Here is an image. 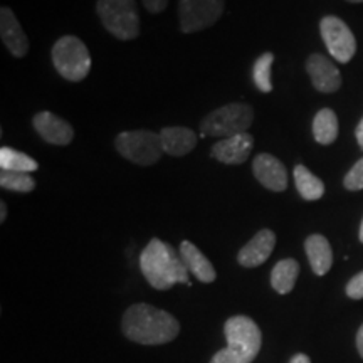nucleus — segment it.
<instances>
[{
  "mask_svg": "<svg viewBox=\"0 0 363 363\" xmlns=\"http://www.w3.org/2000/svg\"><path fill=\"white\" fill-rule=\"evenodd\" d=\"M0 169L9 172H22V174H30L39 169L38 162L26 153L13 150L11 147L0 148Z\"/></svg>",
  "mask_w": 363,
  "mask_h": 363,
  "instance_id": "obj_22",
  "label": "nucleus"
},
{
  "mask_svg": "<svg viewBox=\"0 0 363 363\" xmlns=\"http://www.w3.org/2000/svg\"><path fill=\"white\" fill-rule=\"evenodd\" d=\"M34 130L38 131L44 142L51 145H69L74 138V130L66 120L54 115L51 111H40L33 120Z\"/></svg>",
  "mask_w": 363,
  "mask_h": 363,
  "instance_id": "obj_13",
  "label": "nucleus"
},
{
  "mask_svg": "<svg viewBox=\"0 0 363 363\" xmlns=\"http://www.w3.org/2000/svg\"><path fill=\"white\" fill-rule=\"evenodd\" d=\"M313 136L318 143L331 145L338 138V118L333 110L323 108L313 120Z\"/></svg>",
  "mask_w": 363,
  "mask_h": 363,
  "instance_id": "obj_20",
  "label": "nucleus"
},
{
  "mask_svg": "<svg viewBox=\"0 0 363 363\" xmlns=\"http://www.w3.org/2000/svg\"><path fill=\"white\" fill-rule=\"evenodd\" d=\"M254 138L251 133H239L229 138H222L211 150V157L225 165H239L244 163L251 155Z\"/></svg>",
  "mask_w": 363,
  "mask_h": 363,
  "instance_id": "obj_12",
  "label": "nucleus"
},
{
  "mask_svg": "<svg viewBox=\"0 0 363 363\" xmlns=\"http://www.w3.org/2000/svg\"><path fill=\"white\" fill-rule=\"evenodd\" d=\"M358 238H360V242H363V220H362V225H360V233H358Z\"/></svg>",
  "mask_w": 363,
  "mask_h": 363,
  "instance_id": "obj_32",
  "label": "nucleus"
},
{
  "mask_svg": "<svg viewBox=\"0 0 363 363\" xmlns=\"http://www.w3.org/2000/svg\"><path fill=\"white\" fill-rule=\"evenodd\" d=\"M7 219V206L6 202H0V222H6Z\"/></svg>",
  "mask_w": 363,
  "mask_h": 363,
  "instance_id": "obj_31",
  "label": "nucleus"
},
{
  "mask_svg": "<svg viewBox=\"0 0 363 363\" xmlns=\"http://www.w3.org/2000/svg\"><path fill=\"white\" fill-rule=\"evenodd\" d=\"M115 147L121 157L142 167L153 165L165 153L160 133L148 130L123 131L116 136Z\"/></svg>",
  "mask_w": 363,
  "mask_h": 363,
  "instance_id": "obj_7",
  "label": "nucleus"
},
{
  "mask_svg": "<svg viewBox=\"0 0 363 363\" xmlns=\"http://www.w3.org/2000/svg\"><path fill=\"white\" fill-rule=\"evenodd\" d=\"M294 182H296L299 195L305 201H318L323 197L325 184L316 175H313L305 165L294 167Z\"/></svg>",
  "mask_w": 363,
  "mask_h": 363,
  "instance_id": "obj_21",
  "label": "nucleus"
},
{
  "mask_svg": "<svg viewBox=\"0 0 363 363\" xmlns=\"http://www.w3.org/2000/svg\"><path fill=\"white\" fill-rule=\"evenodd\" d=\"M163 152L170 157H185L197 145V135L185 126H167L160 131Z\"/></svg>",
  "mask_w": 363,
  "mask_h": 363,
  "instance_id": "obj_16",
  "label": "nucleus"
},
{
  "mask_svg": "<svg viewBox=\"0 0 363 363\" xmlns=\"http://www.w3.org/2000/svg\"><path fill=\"white\" fill-rule=\"evenodd\" d=\"M254 110L247 103H229L225 106L217 108L208 113L201 123V136H217V138H229V136L246 133L252 125Z\"/></svg>",
  "mask_w": 363,
  "mask_h": 363,
  "instance_id": "obj_5",
  "label": "nucleus"
},
{
  "mask_svg": "<svg viewBox=\"0 0 363 363\" xmlns=\"http://www.w3.org/2000/svg\"><path fill=\"white\" fill-rule=\"evenodd\" d=\"M0 38L12 56L24 57L29 51V39L11 7L0 9Z\"/></svg>",
  "mask_w": 363,
  "mask_h": 363,
  "instance_id": "obj_14",
  "label": "nucleus"
},
{
  "mask_svg": "<svg viewBox=\"0 0 363 363\" xmlns=\"http://www.w3.org/2000/svg\"><path fill=\"white\" fill-rule=\"evenodd\" d=\"M276 234L271 229H262L249 242L240 249L238 254V261L244 267H257L262 262L269 259L274 251Z\"/></svg>",
  "mask_w": 363,
  "mask_h": 363,
  "instance_id": "obj_15",
  "label": "nucleus"
},
{
  "mask_svg": "<svg viewBox=\"0 0 363 363\" xmlns=\"http://www.w3.org/2000/svg\"><path fill=\"white\" fill-rule=\"evenodd\" d=\"M343 185L345 189L352 190V192H357V190L363 189V157L352 167L350 172L345 175Z\"/></svg>",
  "mask_w": 363,
  "mask_h": 363,
  "instance_id": "obj_25",
  "label": "nucleus"
},
{
  "mask_svg": "<svg viewBox=\"0 0 363 363\" xmlns=\"http://www.w3.org/2000/svg\"><path fill=\"white\" fill-rule=\"evenodd\" d=\"M140 269L152 288L170 289L177 283L190 286L189 269L179 252L170 244L153 238L140 256Z\"/></svg>",
  "mask_w": 363,
  "mask_h": 363,
  "instance_id": "obj_2",
  "label": "nucleus"
},
{
  "mask_svg": "<svg viewBox=\"0 0 363 363\" xmlns=\"http://www.w3.org/2000/svg\"><path fill=\"white\" fill-rule=\"evenodd\" d=\"M227 347L212 357L211 363H252L261 350L262 335L249 316H233L225 321Z\"/></svg>",
  "mask_w": 363,
  "mask_h": 363,
  "instance_id": "obj_3",
  "label": "nucleus"
},
{
  "mask_svg": "<svg viewBox=\"0 0 363 363\" xmlns=\"http://www.w3.org/2000/svg\"><path fill=\"white\" fill-rule=\"evenodd\" d=\"M347 2H352V4H362L363 0H347Z\"/></svg>",
  "mask_w": 363,
  "mask_h": 363,
  "instance_id": "obj_33",
  "label": "nucleus"
},
{
  "mask_svg": "<svg viewBox=\"0 0 363 363\" xmlns=\"http://www.w3.org/2000/svg\"><path fill=\"white\" fill-rule=\"evenodd\" d=\"M355 136H357V142H358V147L363 150V118L360 120V123L357 125V130H355Z\"/></svg>",
  "mask_w": 363,
  "mask_h": 363,
  "instance_id": "obj_28",
  "label": "nucleus"
},
{
  "mask_svg": "<svg viewBox=\"0 0 363 363\" xmlns=\"http://www.w3.org/2000/svg\"><path fill=\"white\" fill-rule=\"evenodd\" d=\"M52 65L67 81H83L89 74L91 56L86 44L76 35H65L54 44Z\"/></svg>",
  "mask_w": 363,
  "mask_h": 363,
  "instance_id": "obj_6",
  "label": "nucleus"
},
{
  "mask_svg": "<svg viewBox=\"0 0 363 363\" xmlns=\"http://www.w3.org/2000/svg\"><path fill=\"white\" fill-rule=\"evenodd\" d=\"M347 296L352 299H363V271L348 281Z\"/></svg>",
  "mask_w": 363,
  "mask_h": 363,
  "instance_id": "obj_26",
  "label": "nucleus"
},
{
  "mask_svg": "<svg viewBox=\"0 0 363 363\" xmlns=\"http://www.w3.org/2000/svg\"><path fill=\"white\" fill-rule=\"evenodd\" d=\"M274 62V54L264 52L262 56L257 57V61L252 66V81L256 88L261 93H271L272 83H271V67Z\"/></svg>",
  "mask_w": 363,
  "mask_h": 363,
  "instance_id": "obj_23",
  "label": "nucleus"
},
{
  "mask_svg": "<svg viewBox=\"0 0 363 363\" xmlns=\"http://www.w3.org/2000/svg\"><path fill=\"white\" fill-rule=\"evenodd\" d=\"M121 328L126 338L142 345L169 343L180 333V325L175 316L145 303L130 306L125 311Z\"/></svg>",
  "mask_w": 363,
  "mask_h": 363,
  "instance_id": "obj_1",
  "label": "nucleus"
},
{
  "mask_svg": "<svg viewBox=\"0 0 363 363\" xmlns=\"http://www.w3.org/2000/svg\"><path fill=\"white\" fill-rule=\"evenodd\" d=\"M252 172L262 187L272 192H283L288 187V172L278 158L269 153H261L254 158Z\"/></svg>",
  "mask_w": 363,
  "mask_h": 363,
  "instance_id": "obj_10",
  "label": "nucleus"
},
{
  "mask_svg": "<svg viewBox=\"0 0 363 363\" xmlns=\"http://www.w3.org/2000/svg\"><path fill=\"white\" fill-rule=\"evenodd\" d=\"M299 276V264L296 259H283L276 262L271 271V286L276 293L288 294L293 291Z\"/></svg>",
  "mask_w": 363,
  "mask_h": 363,
  "instance_id": "obj_19",
  "label": "nucleus"
},
{
  "mask_svg": "<svg viewBox=\"0 0 363 363\" xmlns=\"http://www.w3.org/2000/svg\"><path fill=\"white\" fill-rule=\"evenodd\" d=\"M180 256L190 274H194L201 283H214L217 278L214 266L195 244L190 242V240H182Z\"/></svg>",
  "mask_w": 363,
  "mask_h": 363,
  "instance_id": "obj_17",
  "label": "nucleus"
},
{
  "mask_svg": "<svg viewBox=\"0 0 363 363\" xmlns=\"http://www.w3.org/2000/svg\"><path fill=\"white\" fill-rule=\"evenodd\" d=\"M96 12L104 29L116 39L131 40L140 35L136 0H98Z\"/></svg>",
  "mask_w": 363,
  "mask_h": 363,
  "instance_id": "obj_4",
  "label": "nucleus"
},
{
  "mask_svg": "<svg viewBox=\"0 0 363 363\" xmlns=\"http://www.w3.org/2000/svg\"><path fill=\"white\" fill-rule=\"evenodd\" d=\"M0 185L2 189L12 190V192L27 194L33 192L35 189V180L29 174H22V172H0Z\"/></svg>",
  "mask_w": 363,
  "mask_h": 363,
  "instance_id": "obj_24",
  "label": "nucleus"
},
{
  "mask_svg": "<svg viewBox=\"0 0 363 363\" xmlns=\"http://www.w3.org/2000/svg\"><path fill=\"white\" fill-rule=\"evenodd\" d=\"M357 348H358V353H360V357L363 358V325L360 326V330H358L357 333Z\"/></svg>",
  "mask_w": 363,
  "mask_h": 363,
  "instance_id": "obj_30",
  "label": "nucleus"
},
{
  "mask_svg": "<svg viewBox=\"0 0 363 363\" xmlns=\"http://www.w3.org/2000/svg\"><path fill=\"white\" fill-rule=\"evenodd\" d=\"M142 2L150 13H160L169 6V0H142Z\"/></svg>",
  "mask_w": 363,
  "mask_h": 363,
  "instance_id": "obj_27",
  "label": "nucleus"
},
{
  "mask_svg": "<svg viewBox=\"0 0 363 363\" xmlns=\"http://www.w3.org/2000/svg\"><path fill=\"white\" fill-rule=\"evenodd\" d=\"M305 249L313 272L316 276H325L333 264V251H331L328 239L321 234H313L306 239Z\"/></svg>",
  "mask_w": 363,
  "mask_h": 363,
  "instance_id": "obj_18",
  "label": "nucleus"
},
{
  "mask_svg": "<svg viewBox=\"0 0 363 363\" xmlns=\"http://www.w3.org/2000/svg\"><path fill=\"white\" fill-rule=\"evenodd\" d=\"M225 0H179V24L184 34L201 33L222 17Z\"/></svg>",
  "mask_w": 363,
  "mask_h": 363,
  "instance_id": "obj_8",
  "label": "nucleus"
},
{
  "mask_svg": "<svg viewBox=\"0 0 363 363\" xmlns=\"http://www.w3.org/2000/svg\"><path fill=\"white\" fill-rule=\"evenodd\" d=\"M306 71L313 86L321 93H335L342 86V74L338 67L323 54H311L306 61Z\"/></svg>",
  "mask_w": 363,
  "mask_h": 363,
  "instance_id": "obj_11",
  "label": "nucleus"
},
{
  "mask_svg": "<svg viewBox=\"0 0 363 363\" xmlns=\"http://www.w3.org/2000/svg\"><path fill=\"white\" fill-rule=\"evenodd\" d=\"M320 33L328 52L338 62H350L357 52L355 35L340 17L326 16L320 22Z\"/></svg>",
  "mask_w": 363,
  "mask_h": 363,
  "instance_id": "obj_9",
  "label": "nucleus"
},
{
  "mask_svg": "<svg viewBox=\"0 0 363 363\" xmlns=\"http://www.w3.org/2000/svg\"><path fill=\"white\" fill-rule=\"evenodd\" d=\"M289 363H311L310 357L305 355V353H296L291 360H289Z\"/></svg>",
  "mask_w": 363,
  "mask_h": 363,
  "instance_id": "obj_29",
  "label": "nucleus"
}]
</instances>
